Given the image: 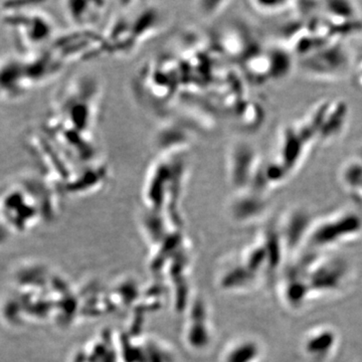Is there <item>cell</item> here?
Listing matches in <instances>:
<instances>
[{"label": "cell", "instance_id": "1", "mask_svg": "<svg viewBox=\"0 0 362 362\" xmlns=\"http://www.w3.org/2000/svg\"><path fill=\"white\" fill-rule=\"evenodd\" d=\"M341 42L317 49L305 56L303 69L312 76L321 78H338L352 66L354 59L350 57L349 49Z\"/></svg>", "mask_w": 362, "mask_h": 362}, {"label": "cell", "instance_id": "2", "mask_svg": "<svg viewBox=\"0 0 362 362\" xmlns=\"http://www.w3.org/2000/svg\"><path fill=\"white\" fill-rule=\"evenodd\" d=\"M352 66L354 69V80H356V85L362 90V51L357 58H354Z\"/></svg>", "mask_w": 362, "mask_h": 362}]
</instances>
